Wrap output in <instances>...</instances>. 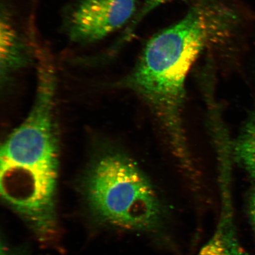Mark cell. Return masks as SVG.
<instances>
[{"label":"cell","instance_id":"cell-6","mask_svg":"<svg viewBox=\"0 0 255 255\" xmlns=\"http://www.w3.org/2000/svg\"><path fill=\"white\" fill-rule=\"evenodd\" d=\"M225 199L214 234L195 255H247L236 235L231 203L227 197Z\"/></svg>","mask_w":255,"mask_h":255},{"label":"cell","instance_id":"cell-9","mask_svg":"<svg viewBox=\"0 0 255 255\" xmlns=\"http://www.w3.org/2000/svg\"><path fill=\"white\" fill-rule=\"evenodd\" d=\"M250 209L251 221L255 229V191L251 197Z\"/></svg>","mask_w":255,"mask_h":255},{"label":"cell","instance_id":"cell-1","mask_svg":"<svg viewBox=\"0 0 255 255\" xmlns=\"http://www.w3.org/2000/svg\"><path fill=\"white\" fill-rule=\"evenodd\" d=\"M239 19L219 0H194L183 18L143 47L125 82L151 105L167 128L180 127L185 82L191 67L206 50L234 36Z\"/></svg>","mask_w":255,"mask_h":255},{"label":"cell","instance_id":"cell-2","mask_svg":"<svg viewBox=\"0 0 255 255\" xmlns=\"http://www.w3.org/2000/svg\"><path fill=\"white\" fill-rule=\"evenodd\" d=\"M56 80H37L36 99L23 123L1 146L2 199L23 221L38 225L56 215L58 145L53 119Z\"/></svg>","mask_w":255,"mask_h":255},{"label":"cell","instance_id":"cell-3","mask_svg":"<svg viewBox=\"0 0 255 255\" xmlns=\"http://www.w3.org/2000/svg\"><path fill=\"white\" fill-rule=\"evenodd\" d=\"M82 186L89 212L105 225L147 231L161 222L162 207L151 184L119 152L108 151L97 156Z\"/></svg>","mask_w":255,"mask_h":255},{"label":"cell","instance_id":"cell-7","mask_svg":"<svg viewBox=\"0 0 255 255\" xmlns=\"http://www.w3.org/2000/svg\"><path fill=\"white\" fill-rule=\"evenodd\" d=\"M235 151L238 161L255 180V121L242 133Z\"/></svg>","mask_w":255,"mask_h":255},{"label":"cell","instance_id":"cell-4","mask_svg":"<svg viewBox=\"0 0 255 255\" xmlns=\"http://www.w3.org/2000/svg\"><path fill=\"white\" fill-rule=\"evenodd\" d=\"M136 5V0H75L63 9V33L77 45L97 43L128 23Z\"/></svg>","mask_w":255,"mask_h":255},{"label":"cell","instance_id":"cell-5","mask_svg":"<svg viewBox=\"0 0 255 255\" xmlns=\"http://www.w3.org/2000/svg\"><path fill=\"white\" fill-rule=\"evenodd\" d=\"M33 17L26 29L21 28L8 3L2 0L0 9V68L2 81L36 64Z\"/></svg>","mask_w":255,"mask_h":255},{"label":"cell","instance_id":"cell-8","mask_svg":"<svg viewBox=\"0 0 255 255\" xmlns=\"http://www.w3.org/2000/svg\"><path fill=\"white\" fill-rule=\"evenodd\" d=\"M172 1H176V0H143L142 6L136 15L133 18V20L130 23L125 34V36L123 37V40L128 41L132 36L133 30L137 27L143 18L146 15L150 13L154 9L159 7V5L165 4L168 2ZM178 1H187L190 0H178Z\"/></svg>","mask_w":255,"mask_h":255}]
</instances>
